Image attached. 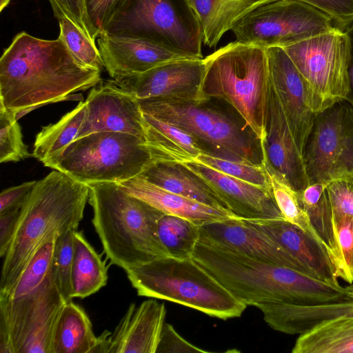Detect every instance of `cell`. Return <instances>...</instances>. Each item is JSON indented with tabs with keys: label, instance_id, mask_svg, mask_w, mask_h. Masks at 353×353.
I'll return each instance as SVG.
<instances>
[{
	"label": "cell",
	"instance_id": "cell-14",
	"mask_svg": "<svg viewBox=\"0 0 353 353\" xmlns=\"http://www.w3.org/2000/svg\"><path fill=\"white\" fill-rule=\"evenodd\" d=\"M204 59L183 58L158 65L139 74L113 79L138 99L203 103Z\"/></svg>",
	"mask_w": 353,
	"mask_h": 353
},
{
	"label": "cell",
	"instance_id": "cell-33",
	"mask_svg": "<svg viewBox=\"0 0 353 353\" xmlns=\"http://www.w3.org/2000/svg\"><path fill=\"white\" fill-rule=\"evenodd\" d=\"M200 226L185 218L163 214L158 221V235L170 256L190 258L200 236Z\"/></svg>",
	"mask_w": 353,
	"mask_h": 353
},
{
	"label": "cell",
	"instance_id": "cell-28",
	"mask_svg": "<svg viewBox=\"0 0 353 353\" xmlns=\"http://www.w3.org/2000/svg\"><path fill=\"white\" fill-rule=\"evenodd\" d=\"M293 353H353V312L335 316L301 334Z\"/></svg>",
	"mask_w": 353,
	"mask_h": 353
},
{
	"label": "cell",
	"instance_id": "cell-7",
	"mask_svg": "<svg viewBox=\"0 0 353 353\" xmlns=\"http://www.w3.org/2000/svg\"><path fill=\"white\" fill-rule=\"evenodd\" d=\"M88 186L125 181L154 163L144 139L119 132H97L76 139L42 162Z\"/></svg>",
	"mask_w": 353,
	"mask_h": 353
},
{
	"label": "cell",
	"instance_id": "cell-21",
	"mask_svg": "<svg viewBox=\"0 0 353 353\" xmlns=\"http://www.w3.org/2000/svg\"><path fill=\"white\" fill-rule=\"evenodd\" d=\"M105 69L113 79L141 74L183 57L146 41L101 34L97 38Z\"/></svg>",
	"mask_w": 353,
	"mask_h": 353
},
{
	"label": "cell",
	"instance_id": "cell-8",
	"mask_svg": "<svg viewBox=\"0 0 353 353\" xmlns=\"http://www.w3.org/2000/svg\"><path fill=\"white\" fill-rule=\"evenodd\" d=\"M102 34L141 39L203 59V34L188 0H125Z\"/></svg>",
	"mask_w": 353,
	"mask_h": 353
},
{
	"label": "cell",
	"instance_id": "cell-2",
	"mask_svg": "<svg viewBox=\"0 0 353 353\" xmlns=\"http://www.w3.org/2000/svg\"><path fill=\"white\" fill-rule=\"evenodd\" d=\"M192 258L248 305L353 301V284L322 281L263 262L200 236Z\"/></svg>",
	"mask_w": 353,
	"mask_h": 353
},
{
	"label": "cell",
	"instance_id": "cell-46",
	"mask_svg": "<svg viewBox=\"0 0 353 353\" xmlns=\"http://www.w3.org/2000/svg\"><path fill=\"white\" fill-rule=\"evenodd\" d=\"M36 182L28 181L3 190L0 194V213L20 209Z\"/></svg>",
	"mask_w": 353,
	"mask_h": 353
},
{
	"label": "cell",
	"instance_id": "cell-30",
	"mask_svg": "<svg viewBox=\"0 0 353 353\" xmlns=\"http://www.w3.org/2000/svg\"><path fill=\"white\" fill-rule=\"evenodd\" d=\"M106 260L88 242L81 232H74L72 298L83 299L98 292L108 281Z\"/></svg>",
	"mask_w": 353,
	"mask_h": 353
},
{
	"label": "cell",
	"instance_id": "cell-20",
	"mask_svg": "<svg viewBox=\"0 0 353 353\" xmlns=\"http://www.w3.org/2000/svg\"><path fill=\"white\" fill-rule=\"evenodd\" d=\"M163 303L151 298L131 303L109 336L108 353H156L165 323Z\"/></svg>",
	"mask_w": 353,
	"mask_h": 353
},
{
	"label": "cell",
	"instance_id": "cell-48",
	"mask_svg": "<svg viewBox=\"0 0 353 353\" xmlns=\"http://www.w3.org/2000/svg\"><path fill=\"white\" fill-rule=\"evenodd\" d=\"M111 334L108 330H105L99 336L95 347L93 348L92 353L98 352H109V336Z\"/></svg>",
	"mask_w": 353,
	"mask_h": 353
},
{
	"label": "cell",
	"instance_id": "cell-4",
	"mask_svg": "<svg viewBox=\"0 0 353 353\" xmlns=\"http://www.w3.org/2000/svg\"><path fill=\"white\" fill-rule=\"evenodd\" d=\"M89 187L92 222L109 265L127 272L154 259L170 256L158 235V221L165 213L117 183Z\"/></svg>",
	"mask_w": 353,
	"mask_h": 353
},
{
	"label": "cell",
	"instance_id": "cell-5",
	"mask_svg": "<svg viewBox=\"0 0 353 353\" xmlns=\"http://www.w3.org/2000/svg\"><path fill=\"white\" fill-rule=\"evenodd\" d=\"M204 59L205 100L225 101L261 141L270 81L266 48L235 41Z\"/></svg>",
	"mask_w": 353,
	"mask_h": 353
},
{
	"label": "cell",
	"instance_id": "cell-6",
	"mask_svg": "<svg viewBox=\"0 0 353 353\" xmlns=\"http://www.w3.org/2000/svg\"><path fill=\"white\" fill-rule=\"evenodd\" d=\"M126 273L139 296L167 300L212 317H239L247 307L192 257L156 258Z\"/></svg>",
	"mask_w": 353,
	"mask_h": 353
},
{
	"label": "cell",
	"instance_id": "cell-50",
	"mask_svg": "<svg viewBox=\"0 0 353 353\" xmlns=\"http://www.w3.org/2000/svg\"><path fill=\"white\" fill-rule=\"evenodd\" d=\"M9 2H10V0H1L0 10L2 11L3 9L8 6Z\"/></svg>",
	"mask_w": 353,
	"mask_h": 353
},
{
	"label": "cell",
	"instance_id": "cell-44",
	"mask_svg": "<svg viewBox=\"0 0 353 353\" xmlns=\"http://www.w3.org/2000/svg\"><path fill=\"white\" fill-rule=\"evenodd\" d=\"M201 352L208 351L192 344L176 332L173 326L164 323L156 353Z\"/></svg>",
	"mask_w": 353,
	"mask_h": 353
},
{
	"label": "cell",
	"instance_id": "cell-1",
	"mask_svg": "<svg viewBox=\"0 0 353 353\" xmlns=\"http://www.w3.org/2000/svg\"><path fill=\"white\" fill-rule=\"evenodd\" d=\"M101 72L79 61L59 36L45 40L21 32L0 59V108L17 119L43 105L78 100L100 83Z\"/></svg>",
	"mask_w": 353,
	"mask_h": 353
},
{
	"label": "cell",
	"instance_id": "cell-15",
	"mask_svg": "<svg viewBox=\"0 0 353 353\" xmlns=\"http://www.w3.org/2000/svg\"><path fill=\"white\" fill-rule=\"evenodd\" d=\"M260 142L266 170L278 175L301 194L309 185L303 157L295 143L271 79L264 134Z\"/></svg>",
	"mask_w": 353,
	"mask_h": 353
},
{
	"label": "cell",
	"instance_id": "cell-18",
	"mask_svg": "<svg viewBox=\"0 0 353 353\" xmlns=\"http://www.w3.org/2000/svg\"><path fill=\"white\" fill-rule=\"evenodd\" d=\"M200 236L248 256L313 277L300 262L276 242L244 219L231 218L202 225Z\"/></svg>",
	"mask_w": 353,
	"mask_h": 353
},
{
	"label": "cell",
	"instance_id": "cell-40",
	"mask_svg": "<svg viewBox=\"0 0 353 353\" xmlns=\"http://www.w3.org/2000/svg\"><path fill=\"white\" fill-rule=\"evenodd\" d=\"M30 157L18 119L10 112L0 108V163L19 161Z\"/></svg>",
	"mask_w": 353,
	"mask_h": 353
},
{
	"label": "cell",
	"instance_id": "cell-42",
	"mask_svg": "<svg viewBox=\"0 0 353 353\" xmlns=\"http://www.w3.org/2000/svg\"><path fill=\"white\" fill-rule=\"evenodd\" d=\"M125 0H84L88 21L97 39L103 34Z\"/></svg>",
	"mask_w": 353,
	"mask_h": 353
},
{
	"label": "cell",
	"instance_id": "cell-26",
	"mask_svg": "<svg viewBox=\"0 0 353 353\" xmlns=\"http://www.w3.org/2000/svg\"><path fill=\"white\" fill-rule=\"evenodd\" d=\"M139 176L166 190L232 213L210 185L183 163L155 162Z\"/></svg>",
	"mask_w": 353,
	"mask_h": 353
},
{
	"label": "cell",
	"instance_id": "cell-43",
	"mask_svg": "<svg viewBox=\"0 0 353 353\" xmlns=\"http://www.w3.org/2000/svg\"><path fill=\"white\" fill-rule=\"evenodd\" d=\"M332 213L353 217V179L332 181L326 185Z\"/></svg>",
	"mask_w": 353,
	"mask_h": 353
},
{
	"label": "cell",
	"instance_id": "cell-19",
	"mask_svg": "<svg viewBox=\"0 0 353 353\" xmlns=\"http://www.w3.org/2000/svg\"><path fill=\"white\" fill-rule=\"evenodd\" d=\"M183 164L206 181L236 217L242 219L283 218L272 190L230 176L194 160Z\"/></svg>",
	"mask_w": 353,
	"mask_h": 353
},
{
	"label": "cell",
	"instance_id": "cell-22",
	"mask_svg": "<svg viewBox=\"0 0 353 353\" xmlns=\"http://www.w3.org/2000/svg\"><path fill=\"white\" fill-rule=\"evenodd\" d=\"M244 220L276 242L314 278L339 281L326 250L295 225L284 218Z\"/></svg>",
	"mask_w": 353,
	"mask_h": 353
},
{
	"label": "cell",
	"instance_id": "cell-47",
	"mask_svg": "<svg viewBox=\"0 0 353 353\" xmlns=\"http://www.w3.org/2000/svg\"><path fill=\"white\" fill-rule=\"evenodd\" d=\"M20 209L0 213V256L4 257L11 242Z\"/></svg>",
	"mask_w": 353,
	"mask_h": 353
},
{
	"label": "cell",
	"instance_id": "cell-29",
	"mask_svg": "<svg viewBox=\"0 0 353 353\" xmlns=\"http://www.w3.org/2000/svg\"><path fill=\"white\" fill-rule=\"evenodd\" d=\"M97 341L84 310L72 300L67 301L55 327L53 353H92Z\"/></svg>",
	"mask_w": 353,
	"mask_h": 353
},
{
	"label": "cell",
	"instance_id": "cell-17",
	"mask_svg": "<svg viewBox=\"0 0 353 353\" xmlns=\"http://www.w3.org/2000/svg\"><path fill=\"white\" fill-rule=\"evenodd\" d=\"M266 51L272 83L303 154L316 116L308 104L305 82L283 48L271 47Z\"/></svg>",
	"mask_w": 353,
	"mask_h": 353
},
{
	"label": "cell",
	"instance_id": "cell-13",
	"mask_svg": "<svg viewBox=\"0 0 353 353\" xmlns=\"http://www.w3.org/2000/svg\"><path fill=\"white\" fill-rule=\"evenodd\" d=\"M309 185L353 179V103L341 100L316 114L303 151Z\"/></svg>",
	"mask_w": 353,
	"mask_h": 353
},
{
	"label": "cell",
	"instance_id": "cell-12",
	"mask_svg": "<svg viewBox=\"0 0 353 353\" xmlns=\"http://www.w3.org/2000/svg\"><path fill=\"white\" fill-rule=\"evenodd\" d=\"M335 28L327 15L305 3L273 0L243 16L231 30L236 41L268 48H284Z\"/></svg>",
	"mask_w": 353,
	"mask_h": 353
},
{
	"label": "cell",
	"instance_id": "cell-16",
	"mask_svg": "<svg viewBox=\"0 0 353 353\" xmlns=\"http://www.w3.org/2000/svg\"><path fill=\"white\" fill-rule=\"evenodd\" d=\"M77 138L97 132H119L143 138L142 112L138 99L113 81L92 88Z\"/></svg>",
	"mask_w": 353,
	"mask_h": 353
},
{
	"label": "cell",
	"instance_id": "cell-27",
	"mask_svg": "<svg viewBox=\"0 0 353 353\" xmlns=\"http://www.w3.org/2000/svg\"><path fill=\"white\" fill-rule=\"evenodd\" d=\"M271 1L273 0H188L199 21L203 42L209 48L216 47L237 20Z\"/></svg>",
	"mask_w": 353,
	"mask_h": 353
},
{
	"label": "cell",
	"instance_id": "cell-32",
	"mask_svg": "<svg viewBox=\"0 0 353 353\" xmlns=\"http://www.w3.org/2000/svg\"><path fill=\"white\" fill-rule=\"evenodd\" d=\"M326 185L323 183L310 184L301 194H298L300 202L312 226L322 239L334 267L336 248Z\"/></svg>",
	"mask_w": 353,
	"mask_h": 353
},
{
	"label": "cell",
	"instance_id": "cell-9",
	"mask_svg": "<svg viewBox=\"0 0 353 353\" xmlns=\"http://www.w3.org/2000/svg\"><path fill=\"white\" fill-rule=\"evenodd\" d=\"M143 112L189 132L201 143L205 152L232 161L263 165L260 140L231 115L207 102H169L138 99Z\"/></svg>",
	"mask_w": 353,
	"mask_h": 353
},
{
	"label": "cell",
	"instance_id": "cell-41",
	"mask_svg": "<svg viewBox=\"0 0 353 353\" xmlns=\"http://www.w3.org/2000/svg\"><path fill=\"white\" fill-rule=\"evenodd\" d=\"M327 15L335 26L347 30L353 26V0H296Z\"/></svg>",
	"mask_w": 353,
	"mask_h": 353
},
{
	"label": "cell",
	"instance_id": "cell-35",
	"mask_svg": "<svg viewBox=\"0 0 353 353\" xmlns=\"http://www.w3.org/2000/svg\"><path fill=\"white\" fill-rule=\"evenodd\" d=\"M60 28L59 36L74 57L83 65L102 72L105 69L99 48L63 12L59 6L50 1Z\"/></svg>",
	"mask_w": 353,
	"mask_h": 353
},
{
	"label": "cell",
	"instance_id": "cell-36",
	"mask_svg": "<svg viewBox=\"0 0 353 353\" xmlns=\"http://www.w3.org/2000/svg\"><path fill=\"white\" fill-rule=\"evenodd\" d=\"M268 173L272 193L283 218L302 230L325 249L322 239L312 226L300 202L298 192L276 174Z\"/></svg>",
	"mask_w": 353,
	"mask_h": 353
},
{
	"label": "cell",
	"instance_id": "cell-45",
	"mask_svg": "<svg viewBox=\"0 0 353 353\" xmlns=\"http://www.w3.org/2000/svg\"><path fill=\"white\" fill-rule=\"evenodd\" d=\"M56 3L63 12L94 43L97 39L88 21L84 0H49Z\"/></svg>",
	"mask_w": 353,
	"mask_h": 353
},
{
	"label": "cell",
	"instance_id": "cell-24",
	"mask_svg": "<svg viewBox=\"0 0 353 353\" xmlns=\"http://www.w3.org/2000/svg\"><path fill=\"white\" fill-rule=\"evenodd\" d=\"M256 307L272 329L300 335L324 321L353 312V301L317 304L268 303Z\"/></svg>",
	"mask_w": 353,
	"mask_h": 353
},
{
	"label": "cell",
	"instance_id": "cell-3",
	"mask_svg": "<svg viewBox=\"0 0 353 353\" xmlns=\"http://www.w3.org/2000/svg\"><path fill=\"white\" fill-rule=\"evenodd\" d=\"M90 187L54 170L37 181L17 219L3 257L0 294L14 284L36 252L52 239L77 230L89 200Z\"/></svg>",
	"mask_w": 353,
	"mask_h": 353
},
{
	"label": "cell",
	"instance_id": "cell-34",
	"mask_svg": "<svg viewBox=\"0 0 353 353\" xmlns=\"http://www.w3.org/2000/svg\"><path fill=\"white\" fill-rule=\"evenodd\" d=\"M57 239L42 245L32 256L19 278L0 299H17L32 294L52 272L54 249Z\"/></svg>",
	"mask_w": 353,
	"mask_h": 353
},
{
	"label": "cell",
	"instance_id": "cell-10",
	"mask_svg": "<svg viewBox=\"0 0 353 353\" xmlns=\"http://www.w3.org/2000/svg\"><path fill=\"white\" fill-rule=\"evenodd\" d=\"M283 48L303 79L315 114L347 99L352 55L347 30L336 28Z\"/></svg>",
	"mask_w": 353,
	"mask_h": 353
},
{
	"label": "cell",
	"instance_id": "cell-23",
	"mask_svg": "<svg viewBox=\"0 0 353 353\" xmlns=\"http://www.w3.org/2000/svg\"><path fill=\"white\" fill-rule=\"evenodd\" d=\"M119 184L130 194L139 198L163 213L185 218L199 225L238 218L232 213L209 207L161 188L139 175Z\"/></svg>",
	"mask_w": 353,
	"mask_h": 353
},
{
	"label": "cell",
	"instance_id": "cell-38",
	"mask_svg": "<svg viewBox=\"0 0 353 353\" xmlns=\"http://www.w3.org/2000/svg\"><path fill=\"white\" fill-rule=\"evenodd\" d=\"M194 161L230 176L271 190L270 177L263 165L228 160L205 152L201 153Z\"/></svg>",
	"mask_w": 353,
	"mask_h": 353
},
{
	"label": "cell",
	"instance_id": "cell-49",
	"mask_svg": "<svg viewBox=\"0 0 353 353\" xmlns=\"http://www.w3.org/2000/svg\"><path fill=\"white\" fill-rule=\"evenodd\" d=\"M347 30L350 35L352 44V55L349 69L350 91L347 99L353 103V26Z\"/></svg>",
	"mask_w": 353,
	"mask_h": 353
},
{
	"label": "cell",
	"instance_id": "cell-31",
	"mask_svg": "<svg viewBox=\"0 0 353 353\" xmlns=\"http://www.w3.org/2000/svg\"><path fill=\"white\" fill-rule=\"evenodd\" d=\"M86 103L80 101L57 122L42 128L37 134L32 155L41 163L63 150L77 138L84 121Z\"/></svg>",
	"mask_w": 353,
	"mask_h": 353
},
{
	"label": "cell",
	"instance_id": "cell-25",
	"mask_svg": "<svg viewBox=\"0 0 353 353\" xmlns=\"http://www.w3.org/2000/svg\"><path fill=\"white\" fill-rule=\"evenodd\" d=\"M142 121L145 143L154 163H183L205 152L196 138L176 125L143 112Z\"/></svg>",
	"mask_w": 353,
	"mask_h": 353
},
{
	"label": "cell",
	"instance_id": "cell-37",
	"mask_svg": "<svg viewBox=\"0 0 353 353\" xmlns=\"http://www.w3.org/2000/svg\"><path fill=\"white\" fill-rule=\"evenodd\" d=\"M336 248V277L353 284V217L332 212Z\"/></svg>",
	"mask_w": 353,
	"mask_h": 353
},
{
	"label": "cell",
	"instance_id": "cell-39",
	"mask_svg": "<svg viewBox=\"0 0 353 353\" xmlns=\"http://www.w3.org/2000/svg\"><path fill=\"white\" fill-rule=\"evenodd\" d=\"M70 230L56 239L52 261L55 284L66 301L72 298V270L74 258V232Z\"/></svg>",
	"mask_w": 353,
	"mask_h": 353
},
{
	"label": "cell",
	"instance_id": "cell-11",
	"mask_svg": "<svg viewBox=\"0 0 353 353\" xmlns=\"http://www.w3.org/2000/svg\"><path fill=\"white\" fill-rule=\"evenodd\" d=\"M64 299L52 272L32 294L0 299V353H53V336Z\"/></svg>",
	"mask_w": 353,
	"mask_h": 353
}]
</instances>
